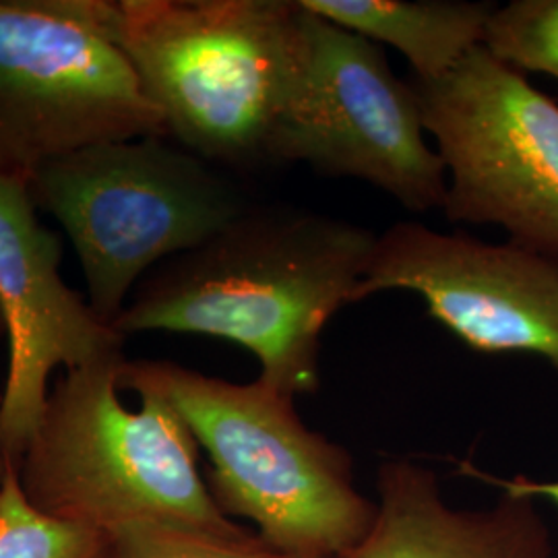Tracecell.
Returning <instances> with one entry per match:
<instances>
[{
	"label": "cell",
	"instance_id": "cell-6",
	"mask_svg": "<svg viewBox=\"0 0 558 558\" xmlns=\"http://www.w3.org/2000/svg\"><path fill=\"white\" fill-rule=\"evenodd\" d=\"M168 137L108 25V0H0V177L108 141Z\"/></svg>",
	"mask_w": 558,
	"mask_h": 558
},
{
	"label": "cell",
	"instance_id": "cell-9",
	"mask_svg": "<svg viewBox=\"0 0 558 558\" xmlns=\"http://www.w3.org/2000/svg\"><path fill=\"white\" fill-rule=\"evenodd\" d=\"M391 290L418 294L476 352L530 354L558 373V260L399 221L377 236L352 304Z\"/></svg>",
	"mask_w": 558,
	"mask_h": 558
},
{
	"label": "cell",
	"instance_id": "cell-3",
	"mask_svg": "<svg viewBox=\"0 0 558 558\" xmlns=\"http://www.w3.org/2000/svg\"><path fill=\"white\" fill-rule=\"evenodd\" d=\"M120 389L154 391L179 412L209 458L221 513L251 521L281 557H348L371 530L377 505L360 493L352 456L311 430L294 398L170 360H124Z\"/></svg>",
	"mask_w": 558,
	"mask_h": 558
},
{
	"label": "cell",
	"instance_id": "cell-18",
	"mask_svg": "<svg viewBox=\"0 0 558 558\" xmlns=\"http://www.w3.org/2000/svg\"><path fill=\"white\" fill-rule=\"evenodd\" d=\"M279 558H345V557H279Z\"/></svg>",
	"mask_w": 558,
	"mask_h": 558
},
{
	"label": "cell",
	"instance_id": "cell-14",
	"mask_svg": "<svg viewBox=\"0 0 558 558\" xmlns=\"http://www.w3.org/2000/svg\"><path fill=\"white\" fill-rule=\"evenodd\" d=\"M108 558H279L242 527L209 530L174 521H141L108 534Z\"/></svg>",
	"mask_w": 558,
	"mask_h": 558
},
{
	"label": "cell",
	"instance_id": "cell-15",
	"mask_svg": "<svg viewBox=\"0 0 558 558\" xmlns=\"http://www.w3.org/2000/svg\"><path fill=\"white\" fill-rule=\"evenodd\" d=\"M482 46L521 73L558 81V0H513L495 7Z\"/></svg>",
	"mask_w": 558,
	"mask_h": 558
},
{
	"label": "cell",
	"instance_id": "cell-1",
	"mask_svg": "<svg viewBox=\"0 0 558 558\" xmlns=\"http://www.w3.org/2000/svg\"><path fill=\"white\" fill-rule=\"evenodd\" d=\"M377 244L360 223L288 203H251L197 248L141 279L112 329L223 339L290 398L320 387V336L352 304Z\"/></svg>",
	"mask_w": 558,
	"mask_h": 558
},
{
	"label": "cell",
	"instance_id": "cell-2",
	"mask_svg": "<svg viewBox=\"0 0 558 558\" xmlns=\"http://www.w3.org/2000/svg\"><path fill=\"white\" fill-rule=\"evenodd\" d=\"M300 0H108L168 137L228 174L281 168L306 64Z\"/></svg>",
	"mask_w": 558,
	"mask_h": 558
},
{
	"label": "cell",
	"instance_id": "cell-10",
	"mask_svg": "<svg viewBox=\"0 0 558 558\" xmlns=\"http://www.w3.org/2000/svg\"><path fill=\"white\" fill-rule=\"evenodd\" d=\"M38 214L27 180L0 177V311L9 339L0 451L13 468L40 422L50 377L122 354L124 345L64 283L62 242Z\"/></svg>",
	"mask_w": 558,
	"mask_h": 558
},
{
	"label": "cell",
	"instance_id": "cell-7",
	"mask_svg": "<svg viewBox=\"0 0 558 558\" xmlns=\"http://www.w3.org/2000/svg\"><path fill=\"white\" fill-rule=\"evenodd\" d=\"M447 170L442 214L499 226L558 260V104L484 46L445 77L412 80Z\"/></svg>",
	"mask_w": 558,
	"mask_h": 558
},
{
	"label": "cell",
	"instance_id": "cell-13",
	"mask_svg": "<svg viewBox=\"0 0 558 558\" xmlns=\"http://www.w3.org/2000/svg\"><path fill=\"white\" fill-rule=\"evenodd\" d=\"M108 536L46 518L21 490L17 470L0 484V558H108Z\"/></svg>",
	"mask_w": 558,
	"mask_h": 558
},
{
	"label": "cell",
	"instance_id": "cell-17",
	"mask_svg": "<svg viewBox=\"0 0 558 558\" xmlns=\"http://www.w3.org/2000/svg\"><path fill=\"white\" fill-rule=\"evenodd\" d=\"M4 333H7V331H4V319H2V311H0V338H2ZM9 465H11V463H7V459H4L2 451H0V484H2V478H4Z\"/></svg>",
	"mask_w": 558,
	"mask_h": 558
},
{
	"label": "cell",
	"instance_id": "cell-8",
	"mask_svg": "<svg viewBox=\"0 0 558 558\" xmlns=\"http://www.w3.org/2000/svg\"><path fill=\"white\" fill-rule=\"evenodd\" d=\"M306 64L281 141V168L308 163L377 186L410 211L442 209L447 170L426 143L412 81L379 44L306 11Z\"/></svg>",
	"mask_w": 558,
	"mask_h": 558
},
{
	"label": "cell",
	"instance_id": "cell-16",
	"mask_svg": "<svg viewBox=\"0 0 558 558\" xmlns=\"http://www.w3.org/2000/svg\"><path fill=\"white\" fill-rule=\"evenodd\" d=\"M461 470L468 472L474 478L486 480L495 486L502 488V493L521 497V499L536 500V502H553L558 507V480H530L518 476V478H495L486 472H480L470 463H461Z\"/></svg>",
	"mask_w": 558,
	"mask_h": 558
},
{
	"label": "cell",
	"instance_id": "cell-4",
	"mask_svg": "<svg viewBox=\"0 0 558 558\" xmlns=\"http://www.w3.org/2000/svg\"><path fill=\"white\" fill-rule=\"evenodd\" d=\"M124 360L122 352L64 371L50 387L15 468L27 502L106 536L141 521L239 525L214 499L199 445L179 412L154 391L137 393L140 410L122 403Z\"/></svg>",
	"mask_w": 558,
	"mask_h": 558
},
{
	"label": "cell",
	"instance_id": "cell-12",
	"mask_svg": "<svg viewBox=\"0 0 558 558\" xmlns=\"http://www.w3.org/2000/svg\"><path fill=\"white\" fill-rule=\"evenodd\" d=\"M323 20L379 46H393L414 80L445 77L484 44L497 4L465 0H300Z\"/></svg>",
	"mask_w": 558,
	"mask_h": 558
},
{
	"label": "cell",
	"instance_id": "cell-11",
	"mask_svg": "<svg viewBox=\"0 0 558 558\" xmlns=\"http://www.w3.org/2000/svg\"><path fill=\"white\" fill-rule=\"evenodd\" d=\"M371 530L345 558H553L536 500L502 493L493 507L456 509L437 474L408 459L379 468Z\"/></svg>",
	"mask_w": 558,
	"mask_h": 558
},
{
	"label": "cell",
	"instance_id": "cell-5",
	"mask_svg": "<svg viewBox=\"0 0 558 558\" xmlns=\"http://www.w3.org/2000/svg\"><path fill=\"white\" fill-rule=\"evenodd\" d=\"M71 242L96 317L119 319L141 279L216 236L251 205L239 182L170 137L89 145L29 179Z\"/></svg>",
	"mask_w": 558,
	"mask_h": 558
}]
</instances>
